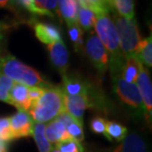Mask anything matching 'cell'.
<instances>
[{"label":"cell","instance_id":"cell-10","mask_svg":"<svg viewBox=\"0 0 152 152\" xmlns=\"http://www.w3.org/2000/svg\"><path fill=\"white\" fill-rule=\"evenodd\" d=\"M47 50L51 65L57 70L61 77L66 75L69 65V55L64 41L60 39L47 45Z\"/></svg>","mask_w":152,"mask_h":152},{"label":"cell","instance_id":"cell-4","mask_svg":"<svg viewBox=\"0 0 152 152\" xmlns=\"http://www.w3.org/2000/svg\"><path fill=\"white\" fill-rule=\"evenodd\" d=\"M112 77L113 91L122 105L137 121L144 120V109L139 91L135 83H127L122 76H114ZM145 121V120H144Z\"/></svg>","mask_w":152,"mask_h":152},{"label":"cell","instance_id":"cell-6","mask_svg":"<svg viewBox=\"0 0 152 152\" xmlns=\"http://www.w3.org/2000/svg\"><path fill=\"white\" fill-rule=\"evenodd\" d=\"M91 152H151V143L146 132L133 129L128 131L125 140L116 146L99 148Z\"/></svg>","mask_w":152,"mask_h":152},{"label":"cell","instance_id":"cell-8","mask_svg":"<svg viewBox=\"0 0 152 152\" xmlns=\"http://www.w3.org/2000/svg\"><path fill=\"white\" fill-rule=\"evenodd\" d=\"M135 85L139 91L144 109V120L146 124L151 128L152 121V83L150 73L146 67L142 66Z\"/></svg>","mask_w":152,"mask_h":152},{"label":"cell","instance_id":"cell-33","mask_svg":"<svg viewBox=\"0 0 152 152\" xmlns=\"http://www.w3.org/2000/svg\"><path fill=\"white\" fill-rule=\"evenodd\" d=\"M7 28V25L3 24V23L0 22V39L2 38L3 37V34H4V31Z\"/></svg>","mask_w":152,"mask_h":152},{"label":"cell","instance_id":"cell-13","mask_svg":"<svg viewBox=\"0 0 152 152\" xmlns=\"http://www.w3.org/2000/svg\"><path fill=\"white\" fill-rule=\"evenodd\" d=\"M57 15L67 26L77 24V14L79 5L77 0H56Z\"/></svg>","mask_w":152,"mask_h":152},{"label":"cell","instance_id":"cell-17","mask_svg":"<svg viewBox=\"0 0 152 152\" xmlns=\"http://www.w3.org/2000/svg\"><path fill=\"white\" fill-rule=\"evenodd\" d=\"M34 14L54 18L57 15L56 0H32Z\"/></svg>","mask_w":152,"mask_h":152},{"label":"cell","instance_id":"cell-21","mask_svg":"<svg viewBox=\"0 0 152 152\" xmlns=\"http://www.w3.org/2000/svg\"><path fill=\"white\" fill-rule=\"evenodd\" d=\"M34 140L37 143V146L40 152H50L53 149V145L50 143L46 137H44V124L36 123L33 127V135Z\"/></svg>","mask_w":152,"mask_h":152},{"label":"cell","instance_id":"cell-12","mask_svg":"<svg viewBox=\"0 0 152 152\" xmlns=\"http://www.w3.org/2000/svg\"><path fill=\"white\" fill-rule=\"evenodd\" d=\"M29 87L23 83H14L9 92V97L12 106H15L18 110L29 111L32 103L29 98Z\"/></svg>","mask_w":152,"mask_h":152},{"label":"cell","instance_id":"cell-22","mask_svg":"<svg viewBox=\"0 0 152 152\" xmlns=\"http://www.w3.org/2000/svg\"><path fill=\"white\" fill-rule=\"evenodd\" d=\"M67 28H68V35L74 48V51L80 53L84 48L83 31L78 26V24L67 26Z\"/></svg>","mask_w":152,"mask_h":152},{"label":"cell","instance_id":"cell-23","mask_svg":"<svg viewBox=\"0 0 152 152\" xmlns=\"http://www.w3.org/2000/svg\"><path fill=\"white\" fill-rule=\"evenodd\" d=\"M80 7H86L92 10L96 15L109 13L110 6L106 0H77Z\"/></svg>","mask_w":152,"mask_h":152},{"label":"cell","instance_id":"cell-30","mask_svg":"<svg viewBox=\"0 0 152 152\" xmlns=\"http://www.w3.org/2000/svg\"><path fill=\"white\" fill-rule=\"evenodd\" d=\"M44 89V88H40V87H29V98H30L32 104L41 97Z\"/></svg>","mask_w":152,"mask_h":152},{"label":"cell","instance_id":"cell-15","mask_svg":"<svg viewBox=\"0 0 152 152\" xmlns=\"http://www.w3.org/2000/svg\"><path fill=\"white\" fill-rule=\"evenodd\" d=\"M142 66L143 65L135 55L125 57L124 65L122 68V77L127 83H135Z\"/></svg>","mask_w":152,"mask_h":152},{"label":"cell","instance_id":"cell-1","mask_svg":"<svg viewBox=\"0 0 152 152\" xmlns=\"http://www.w3.org/2000/svg\"><path fill=\"white\" fill-rule=\"evenodd\" d=\"M95 33L109 54V71L111 77L122 76L125 58L119 48V37L113 19L109 13L96 15Z\"/></svg>","mask_w":152,"mask_h":152},{"label":"cell","instance_id":"cell-7","mask_svg":"<svg viewBox=\"0 0 152 152\" xmlns=\"http://www.w3.org/2000/svg\"><path fill=\"white\" fill-rule=\"evenodd\" d=\"M83 50L99 75L104 76L109 69V54L95 31L89 33Z\"/></svg>","mask_w":152,"mask_h":152},{"label":"cell","instance_id":"cell-3","mask_svg":"<svg viewBox=\"0 0 152 152\" xmlns=\"http://www.w3.org/2000/svg\"><path fill=\"white\" fill-rule=\"evenodd\" d=\"M64 111V92L61 86L51 85L44 89L43 94L28 112L36 123L47 124Z\"/></svg>","mask_w":152,"mask_h":152},{"label":"cell","instance_id":"cell-34","mask_svg":"<svg viewBox=\"0 0 152 152\" xmlns=\"http://www.w3.org/2000/svg\"><path fill=\"white\" fill-rule=\"evenodd\" d=\"M50 152H60V151H59L57 149H56V148H54V147H53V149H51V151H50Z\"/></svg>","mask_w":152,"mask_h":152},{"label":"cell","instance_id":"cell-9","mask_svg":"<svg viewBox=\"0 0 152 152\" xmlns=\"http://www.w3.org/2000/svg\"><path fill=\"white\" fill-rule=\"evenodd\" d=\"M11 130L14 140L21 137H29L33 135V127L35 121L28 111L18 110L16 114L9 117Z\"/></svg>","mask_w":152,"mask_h":152},{"label":"cell","instance_id":"cell-25","mask_svg":"<svg viewBox=\"0 0 152 152\" xmlns=\"http://www.w3.org/2000/svg\"><path fill=\"white\" fill-rule=\"evenodd\" d=\"M66 132L69 138L74 140L78 142H82L84 140V131L83 124L76 120H72L69 124L66 125Z\"/></svg>","mask_w":152,"mask_h":152},{"label":"cell","instance_id":"cell-29","mask_svg":"<svg viewBox=\"0 0 152 152\" xmlns=\"http://www.w3.org/2000/svg\"><path fill=\"white\" fill-rule=\"evenodd\" d=\"M13 5H17L20 8L24 9L25 11L34 14V7L32 0H13Z\"/></svg>","mask_w":152,"mask_h":152},{"label":"cell","instance_id":"cell-32","mask_svg":"<svg viewBox=\"0 0 152 152\" xmlns=\"http://www.w3.org/2000/svg\"><path fill=\"white\" fill-rule=\"evenodd\" d=\"M0 152H8L7 143L2 140H0Z\"/></svg>","mask_w":152,"mask_h":152},{"label":"cell","instance_id":"cell-26","mask_svg":"<svg viewBox=\"0 0 152 152\" xmlns=\"http://www.w3.org/2000/svg\"><path fill=\"white\" fill-rule=\"evenodd\" d=\"M14 83L15 82L8 79L7 77L0 75V101L6 102L11 105L9 92H10V89L14 85Z\"/></svg>","mask_w":152,"mask_h":152},{"label":"cell","instance_id":"cell-11","mask_svg":"<svg viewBox=\"0 0 152 152\" xmlns=\"http://www.w3.org/2000/svg\"><path fill=\"white\" fill-rule=\"evenodd\" d=\"M31 26L33 27L36 37L42 43L50 45L51 43L62 39L59 28L56 27L54 25L48 24V23H44V22L33 21Z\"/></svg>","mask_w":152,"mask_h":152},{"label":"cell","instance_id":"cell-16","mask_svg":"<svg viewBox=\"0 0 152 152\" xmlns=\"http://www.w3.org/2000/svg\"><path fill=\"white\" fill-rule=\"evenodd\" d=\"M135 56L138 58L140 63L144 67L148 68L152 67V37L149 35L148 37L141 39L139 44L135 51Z\"/></svg>","mask_w":152,"mask_h":152},{"label":"cell","instance_id":"cell-18","mask_svg":"<svg viewBox=\"0 0 152 152\" xmlns=\"http://www.w3.org/2000/svg\"><path fill=\"white\" fill-rule=\"evenodd\" d=\"M128 132V129L121 123L116 121H108L106 126V138L109 141H119L125 140Z\"/></svg>","mask_w":152,"mask_h":152},{"label":"cell","instance_id":"cell-31","mask_svg":"<svg viewBox=\"0 0 152 152\" xmlns=\"http://www.w3.org/2000/svg\"><path fill=\"white\" fill-rule=\"evenodd\" d=\"M13 5V0H0V8L11 7Z\"/></svg>","mask_w":152,"mask_h":152},{"label":"cell","instance_id":"cell-28","mask_svg":"<svg viewBox=\"0 0 152 152\" xmlns=\"http://www.w3.org/2000/svg\"><path fill=\"white\" fill-rule=\"evenodd\" d=\"M107 120L100 116H96L91 119L90 121V128L92 132H94L97 134H103L106 137V126H107Z\"/></svg>","mask_w":152,"mask_h":152},{"label":"cell","instance_id":"cell-35","mask_svg":"<svg viewBox=\"0 0 152 152\" xmlns=\"http://www.w3.org/2000/svg\"><path fill=\"white\" fill-rule=\"evenodd\" d=\"M0 51H1V50H0Z\"/></svg>","mask_w":152,"mask_h":152},{"label":"cell","instance_id":"cell-2","mask_svg":"<svg viewBox=\"0 0 152 152\" xmlns=\"http://www.w3.org/2000/svg\"><path fill=\"white\" fill-rule=\"evenodd\" d=\"M0 75L30 87L47 88L53 85L44 80L34 68L26 65L12 54L4 51H0Z\"/></svg>","mask_w":152,"mask_h":152},{"label":"cell","instance_id":"cell-27","mask_svg":"<svg viewBox=\"0 0 152 152\" xmlns=\"http://www.w3.org/2000/svg\"><path fill=\"white\" fill-rule=\"evenodd\" d=\"M14 140L9 117L0 118V140L7 142Z\"/></svg>","mask_w":152,"mask_h":152},{"label":"cell","instance_id":"cell-5","mask_svg":"<svg viewBox=\"0 0 152 152\" xmlns=\"http://www.w3.org/2000/svg\"><path fill=\"white\" fill-rule=\"evenodd\" d=\"M113 21L117 30L119 48H121L122 56L125 58L135 55L136 48L141 40L138 25L135 18L128 19L118 15L115 16Z\"/></svg>","mask_w":152,"mask_h":152},{"label":"cell","instance_id":"cell-24","mask_svg":"<svg viewBox=\"0 0 152 152\" xmlns=\"http://www.w3.org/2000/svg\"><path fill=\"white\" fill-rule=\"evenodd\" d=\"M54 148L60 152H86L85 147L81 144V142L71 138L57 142L54 144Z\"/></svg>","mask_w":152,"mask_h":152},{"label":"cell","instance_id":"cell-20","mask_svg":"<svg viewBox=\"0 0 152 152\" xmlns=\"http://www.w3.org/2000/svg\"><path fill=\"white\" fill-rule=\"evenodd\" d=\"M110 7H113L121 17L134 18V0H110Z\"/></svg>","mask_w":152,"mask_h":152},{"label":"cell","instance_id":"cell-19","mask_svg":"<svg viewBox=\"0 0 152 152\" xmlns=\"http://www.w3.org/2000/svg\"><path fill=\"white\" fill-rule=\"evenodd\" d=\"M96 22V14L86 7H80L77 14V24L84 31H91Z\"/></svg>","mask_w":152,"mask_h":152},{"label":"cell","instance_id":"cell-14","mask_svg":"<svg viewBox=\"0 0 152 152\" xmlns=\"http://www.w3.org/2000/svg\"><path fill=\"white\" fill-rule=\"evenodd\" d=\"M44 137L50 143L56 144L64 140H68L69 137L66 132V128L59 119H53L44 125Z\"/></svg>","mask_w":152,"mask_h":152}]
</instances>
